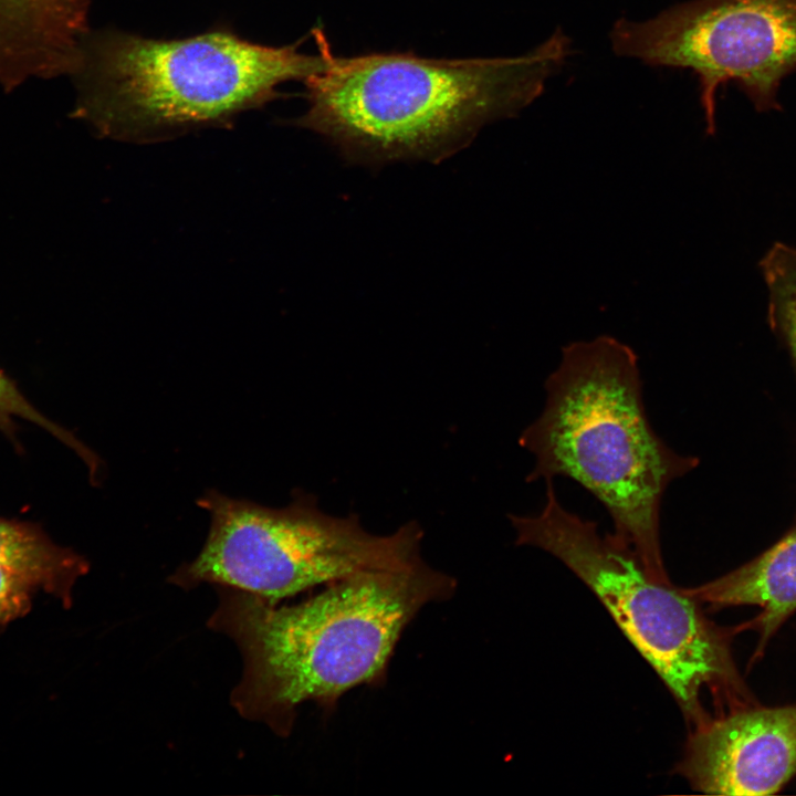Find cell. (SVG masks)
Wrapping results in <instances>:
<instances>
[{
  "label": "cell",
  "mask_w": 796,
  "mask_h": 796,
  "mask_svg": "<svg viewBox=\"0 0 796 796\" xmlns=\"http://www.w3.org/2000/svg\"><path fill=\"white\" fill-rule=\"evenodd\" d=\"M768 291V322L796 367V248L774 243L760 263Z\"/></svg>",
  "instance_id": "11"
},
{
  "label": "cell",
  "mask_w": 796,
  "mask_h": 796,
  "mask_svg": "<svg viewBox=\"0 0 796 796\" xmlns=\"http://www.w3.org/2000/svg\"><path fill=\"white\" fill-rule=\"evenodd\" d=\"M712 609L753 605L761 611L743 627L757 633L753 661L796 611V526L763 553L702 585L685 588Z\"/></svg>",
  "instance_id": "9"
},
{
  "label": "cell",
  "mask_w": 796,
  "mask_h": 796,
  "mask_svg": "<svg viewBox=\"0 0 796 796\" xmlns=\"http://www.w3.org/2000/svg\"><path fill=\"white\" fill-rule=\"evenodd\" d=\"M198 505L209 513L210 530L199 555L172 576L184 587L211 583L275 603L360 572L422 559L416 522L375 535L355 515H329L303 493L272 509L209 490Z\"/></svg>",
  "instance_id": "6"
},
{
  "label": "cell",
  "mask_w": 796,
  "mask_h": 796,
  "mask_svg": "<svg viewBox=\"0 0 796 796\" xmlns=\"http://www.w3.org/2000/svg\"><path fill=\"white\" fill-rule=\"evenodd\" d=\"M60 31L80 44L86 32L88 0H44Z\"/></svg>",
  "instance_id": "14"
},
{
  "label": "cell",
  "mask_w": 796,
  "mask_h": 796,
  "mask_svg": "<svg viewBox=\"0 0 796 796\" xmlns=\"http://www.w3.org/2000/svg\"><path fill=\"white\" fill-rule=\"evenodd\" d=\"M0 566L61 599L65 606L72 603L74 584L88 570L82 556L53 543L38 525L2 517Z\"/></svg>",
  "instance_id": "10"
},
{
  "label": "cell",
  "mask_w": 796,
  "mask_h": 796,
  "mask_svg": "<svg viewBox=\"0 0 796 796\" xmlns=\"http://www.w3.org/2000/svg\"><path fill=\"white\" fill-rule=\"evenodd\" d=\"M544 483L540 512L509 516L516 544L551 554L598 597L692 727L712 718L702 701L708 690L721 714L756 704L731 651L734 629L710 620L684 588L654 578L614 533L565 507L554 481Z\"/></svg>",
  "instance_id": "5"
},
{
  "label": "cell",
  "mask_w": 796,
  "mask_h": 796,
  "mask_svg": "<svg viewBox=\"0 0 796 796\" xmlns=\"http://www.w3.org/2000/svg\"><path fill=\"white\" fill-rule=\"evenodd\" d=\"M33 589L21 576L0 566V625L28 611Z\"/></svg>",
  "instance_id": "13"
},
{
  "label": "cell",
  "mask_w": 796,
  "mask_h": 796,
  "mask_svg": "<svg viewBox=\"0 0 796 796\" xmlns=\"http://www.w3.org/2000/svg\"><path fill=\"white\" fill-rule=\"evenodd\" d=\"M544 389L540 416L519 439L534 458L526 480L576 482L605 507L612 533L648 572L670 582L660 541L662 501L700 460L673 450L652 428L637 354L608 335L569 343Z\"/></svg>",
  "instance_id": "3"
},
{
  "label": "cell",
  "mask_w": 796,
  "mask_h": 796,
  "mask_svg": "<svg viewBox=\"0 0 796 796\" xmlns=\"http://www.w3.org/2000/svg\"><path fill=\"white\" fill-rule=\"evenodd\" d=\"M677 771L704 794L777 793L796 775V704L710 718L693 727Z\"/></svg>",
  "instance_id": "8"
},
{
  "label": "cell",
  "mask_w": 796,
  "mask_h": 796,
  "mask_svg": "<svg viewBox=\"0 0 796 796\" xmlns=\"http://www.w3.org/2000/svg\"><path fill=\"white\" fill-rule=\"evenodd\" d=\"M455 588L452 576L423 559L357 573L291 606L222 586L209 625L233 639L243 658L233 706L279 735L290 734L300 704L313 701L331 711L353 688L384 681L406 627Z\"/></svg>",
  "instance_id": "1"
},
{
  "label": "cell",
  "mask_w": 796,
  "mask_h": 796,
  "mask_svg": "<svg viewBox=\"0 0 796 796\" xmlns=\"http://www.w3.org/2000/svg\"><path fill=\"white\" fill-rule=\"evenodd\" d=\"M324 57L213 31L182 40L105 32L84 38L73 116L98 135L153 143L229 124L277 96L280 84L320 72Z\"/></svg>",
  "instance_id": "4"
},
{
  "label": "cell",
  "mask_w": 796,
  "mask_h": 796,
  "mask_svg": "<svg viewBox=\"0 0 796 796\" xmlns=\"http://www.w3.org/2000/svg\"><path fill=\"white\" fill-rule=\"evenodd\" d=\"M29 420L72 448L86 463L91 478H96L100 462L96 455L78 441L71 432L49 420L39 412L21 394L15 383L0 369V429L13 437V418Z\"/></svg>",
  "instance_id": "12"
},
{
  "label": "cell",
  "mask_w": 796,
  "mask_h": 796,
  "mask_svg": "<svg viewBox=\"0 0 796 796\" xmlns=\"http://www.w3.org/2000/svg\"><path fill=\"white\" fill-rule=\"evenodd\" d=\"M314 36L324 66L304 80L308 108L296 124L365 165L449 157L485 124L532 104L570 54L561 29L521 55L461 60L335 56L321 30Z\"/></svg>",
  "instance_id": "2"
},
{
  "label": "cell",
  "mask_w": 796,
  "mask_h": 796,
  "mask_svg": "<svg viewBox=\"0 0 796 796\" xmlns=\"http://www.w3.org/2000/svg\"><path fill=\"white\" fill-rule=\"evenodd\" d=\"M610 43L619 56L692 71L710 135L730 82L757 111L779 108L781 82L796 70V0H690L643 21L620 18Z\"/></svg>",
  "instance_id": "7"
}]
</instances>
